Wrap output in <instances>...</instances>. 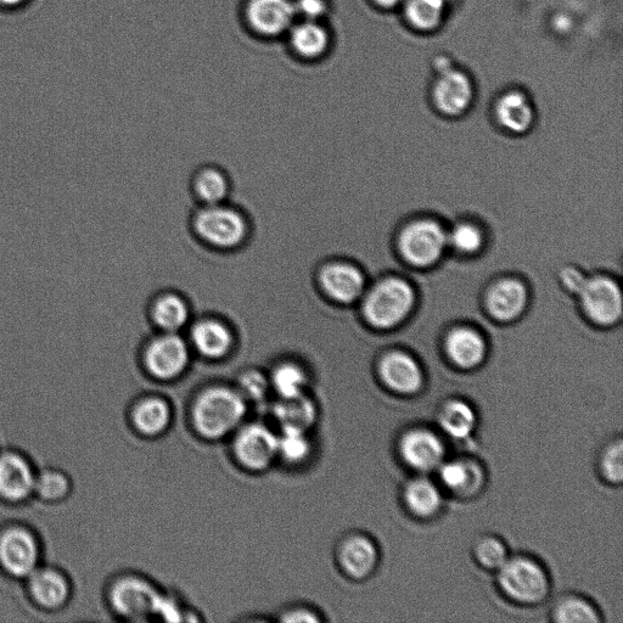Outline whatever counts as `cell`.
I'll list each match as a JSON object with an SVG mask.
<instances>
[{
    "mask_svg": "<svg viewBox=\"0 0 623 623\" xmlns=\"http://www.w3.org/2000/svg\"><path fill=\"white\" fill-rule=\"evenodd\" d=\"M193 234L200 243L221 252L237 251L248 243L251 226L248 216L228 201L200 205L193 213Z\"/></svg>",
    "mask_w": 623,
    "mask_h": 623,
    "instance_id": "1",
    "label": "cell"
},
{
    "mask_svg": "<svg viewBox=\"0 0 623 623\" xmlns=\"http://www.w3.org/2000/svg\"><path fill=\"white\" fill-rule=\"evenodd\" d=\"M245 414V398L229 386H212L200 392L192 409L194 428L207 440L222 439L237 431Z\"/></svg>",
    "mask_w": 623,
    "mask_h": 623,
    "instance_id": "2",
    "label": "cell"
},
{
    "mask_svg": "<svg viewBox=\"0 0 623 623\" xmlns=\"http://www.w3.org/2000/svg\"><path fill=\"white\" fill-rule=\"evenodd\" d=\"M415 299L413 286L407 280L389 277L367 288L359 302L364 321L370 327L390 330L406 321L413 311Z\"/></svg>",
    "mask_w": 623,
    "mask_h": 623,
    "instance_id": "3",
    "label": "cell"
},
{
    "mask_svg": "<svg viewBox=\"0 0 623 623\" xmlns=\"http://www.w3.org/2000/svg\"><path fill=\"white\" fill-rule=\"evenodd\" d=\"M319 293L336 306H351L361 301L368 288L366 274L356 263L344 258H331L316 272Z\"/></svg>",
    "mask_w": 623,
    "mask_h": 623,
    "instance_id": "4",
    "label": "cell"
},
{
    "mask_svg": "<svg viewBox=\"0 0 623 623\" xmlns=\"http://www.w3.org/2000/svg\"><path fill=\"white\" fill-rule=\"evenodd\" d=\"M447 248V230L434 220L409 223L398 238V250L403 260L418 268L434 266Z\"/></svg>",
    "mask_w": 623,
    "mask_h": 623,
    "instance_id": "5",
    "label": "cell"
},
{
    "mask_svg": "<svg viewBox=\"0 0 623 623\" xmlns=\"http://www.w3.org/2000/svg\"><path fill=\"white\" fill-rule=\"evenodd\" d=\"M161 593L153 583L138 576H122L110 583L108 603L123 619L145 621L155 616Z\"/></svg>",
    "mask_w": 623,
    "mask_h": 623,
    "instance_id": "6",
    "label": "cell"
},
{
    "mask_svg": "<svg viewBox=\"0 0 623 623\" xmlns=\"http://www.w3.org/2000/svg\"><path fill=\"white\" fill-rule=\"evenodd\" d=\"M189 342L181 333L156 334L151 338L143 351V362L147 372L161 381L179 378L189 367Z\"/></svg>",
    "mask_w": 623,
    "mask_h": 623,
    "instance_id": "7",
    "label": "cell"
},
{
    "mask_svg": "<svg viewBox=\"0 0 623 623\" xmlns=\"http://www.w3.org/2000/svg\"><path fill=\"white\" fill-rule=\"evenodd\" d=\"M499 570V586L514 602L536 604L546 598L549 581L540 564L529 558L508 559Z\"/></svg>",
    "mask_w": 623,
    "mask_h": 623,
    "instance_id": "8",
    "label": "cell"
},
{
    "mask_svg": "<svg viewBox=\"0 0 623 623\" xmlns=\"http://www.w3.org/2000/svg\"><path fill=\"white\" fill-rule=\"evenodd\" d=\"M577 297L586 316L600 327H611L620 321L623 313L621 286L608 275L588 277Z\"/></svg>",
    "mask_w": 623,
    "mask_h": 623,
    "instance_id": "9",
    "label": "cell"
},
{
    "mask_svg": "<svg viewBox=\"0 0 623 623\" xmlns=\"http://www.w3.org/2000/svg\"><path fill=\"white\" fill-rule=\"evenodd\" d=\"M41 564L39 544L32 532L11 526L0 533V568L11 577L27 580Z\"/></svg>",
    "mask_w": 623,
    "mask_h": 623,
    "instance_id": "10",
    "label": "cell"
},
{
    "mask_svg": "<svg viewBox=\"0 0 623 623\" xmlns=\"http://www.w3.org/2000/svg\"><path fill=\"white\" fill-rule=\"evenodd\" d=\"M243 18L255 36L274 39L286 36L297 15L294 0H245Z\"/></svg>",
    "mask_w": 623,
    "mask_h": 623,
    "instance_id": "11",
    "label": "cell"
},
{
    "mask_svg": "<svg viewBox=\"0 0 623 623\" xmlns=\"http://www.w3.org/2000/svg\"><path fill=\"white\" fill-rule=\"evenodd\" d=\"M233 451L241 467L266 470L278 457V435L265 424L245 425L235 434Z\"/></svg>",
    "mask_w": 623,
    "mask_h": 623,
    "instance_id": "12",
    "label": "cell"
},
{
    "mask_svg": "<svg viewBox=\"0 0 623 623\" xmlns=\"http://www.w3.org/2000/svg\"><path fill=\"white\" fill-rule=\"evenodd\" d=\"M190 349L209 361H222L233 352L235 334L223 318L206 316L193 319L188 327Z\"/></svg>",
    "mask_w": 623,
    "mask_h": 623,
    "instance_id": "13",
    "label": "cell"
},
{
    "mask_svg": "<svg viewBox=\"0 0 623 623\" xmlns=\"http://www.w3.org/2000/svg\"><path fill=\"white\" fill-rule=\"evenodd\" d=\"M400 454L409 468L431 471L440 467L445 460L446 447L440 436L429 429L409 430L400 441Z\"/></svg>",
    "mask_w": 623,
    "mask_h": 623,
    "instance_id": "14",
    "label": "cell"
},
{
    "mask_svg": "<svg viewBox=\"0 0 623 623\" xmlns=\"http://www.w3.org/2000/svg\"><path fill=\"white\" fill-rule=\"evenodd\" d=\"M432 97L441 114L451 117L463 115L473 103V82L464 72L453 66L448 67L439 72Z\"/></svg>",
    "mask_w": 623,
    "mask_h": 623,
    "instance_id": "15",
    "label": "cell"
},
{
    "mask_svg": "<svg viewBox=\"0 0 623 623\" xmlns=\"http://www.w3.org/2000/svg\"><path fill=\"white\" fill-rule=\"evenodd\" d=\"M378 372L387 389L402 395L415 394L424 383L422 367L417 359L404 351L387 352L380 359Z\"/></svg>",
    "mask_w": 623,
    "mask_h": 623,
    "instance_id": "16",
    "label": "cell"
},
{
    "mask_svg": "<svg viewBox=\"0 0 623 623\" xmlns=\"http://www.w3.org/2000/svg\"><path fill=\"white\" fill-rule=\"evenodd\" d=\"M36 473L28 460L15 452L0 453V498L25 501L35 491Z\"/></svg>",
    "mask_w": 623,
    "mask_h": 623,
    "instance_id": "17",
    "label": "cell"
},
{
    "mask_svg": "<svg viewBox=\"0 0 623 623\" xmlns=\"http://www.w3.org/2000/svg\"><path fill=\"white\" fill-rule=\"evenodd\" d=\"M289 47L297 58L318 61L327 56L331 48V33L323 21L297 19L288 33Z\"/></svg>",
    "mask_w": 623,
    "mask_h": 623,
    "instance_id": "18",
    "label": "cell"
},
{
    "mask_svg": "<svg viewBox=\"0 0 623 623\" xmlns=\"http://www.w3.org/2000/svg\"><path fill=\"white\" fill-rule=\"evenodd\" d=\"M529 301L526 286L515 278L498 280L487 291L486 307L488 313L498 322L508 323L524 313Z\"/></svg>",
    "mask_w": 623,
    "mask_h": 623,
    "instance_id": "19",
    "label": "cell"
},
{
    "mask_svg": "<svg viewBox=\"0 0 623 623\" xmlns=\"http://www.w3.org/2000/svg\"><path fill=\"white\" fill-rule=\"evenodd\" d=\"M149 319L157 331L181 333L192 323V308L177 291H161L149 303Z\"/></svg>",
    "mask_w": 623,
    "mask_h": 623,
    "instance_id": "20",
    "label": "cell"
},
{
    "mask_svg": "<svg viewBox=\"0 0 623 623\" xmlns=\"http://www.w3.org/2000/svg\"><path fill=\"white\" fill-rule=\"evenodd\" d=\"M446 355L460 369H474L485 361L487 345L484 336L470 327L454 328L446 336Z\"/></svg>",
    "mask_w": 623,
    "mask_h": 623,
    "instance_id": "21",
    "label": "cell"
},
{
    "mask_svg": "<svg viewBox=\"0 0 623 623\" xmlns=\"http://www.w3.org/2000/svg\"><path fill=\"white\" fill-rule=\"evenodd\" d=\"M26 586L31 598L43 609H60L70 597V585L65 575L48 566H41L27 577Z\"/></svg>",
    "mask_w": 623,
    "mask_h": 623,
    "instance_id": "22",
    "label": "cell"
},
{
    "mask_svg": "<svg viewBox=\"0 0 623 623\" xmlns=\"http://www.w3.org/2000/svg\"><path fill=\"white\" fill-rule=\"evenodd\" d=\"M339 561L347 575L364 578L372 574L378 563V549L366 536H351L341 544Z\"/></svg>",
    "mask_w": 623,
    "mask_h": 623,
    "instance_id": "23",
    "label": "cell"
},
{
    "mask_svg": "<svg viewBox=\"0 0 623 623\" xmlns=\"http://www.w3.org/2000/svg\"><path fill=\"white\" fill-rule=\"evenodd\" d=\"M496 117L499 125L509 133L524 134L535 122V110L523 92L510 91L498 99Z\"/></svg>",
    "mask_w": 623,
    "mask_h": 623,
    "instance_id": "24",
    "label": "cell"
},
{
    "mask_svg": "<svg viewBox=\"0 0 623 623\" xmlns=\"http://www.w3.org/2000/svg\"><path fill=\"white\" fill-rule=\"evenodd\" d=\"M192 192L200 205L221 204L228 201L232 184L221 167L204 165L193 175Z\"/></svg>",
    "mask_w": 623,
    "mask_h": 623,
    "instance_id": "25",
    "label": "cell"
},
{
    "mask_svg": "<svg viewBox=\"0 0 623 623\" xmlns=\"http://www.w3.org/2000/svg\"><path fill=\"white\" fill-rule=\"evenodd\" d=\"M272 413L280 429L308 431L317 419L316 404L306 394L279 398L274 404Z\"/></svg>",
    "mask_w": 623,
    "mask_h": 623,
    "instance_id": "26",
    "label": "cell"
},
{
    "mask_svg": "<svg viewBox=\"0 0 623 623\" xmlns=\"http://www.w3.org/2000/svg\"><path fill=\"white\" fill-rule=\"evenodd\" d=\"M131 417L139 434L157 436L170 426L172 412L164 398L147 397L134 406Z\"/></svg>",
    "mask_w": 623,
    "mask_h": 623,
    "instance_id": "27",
    "label": "cell"
},
{
    "mask_svg": "<svg viewBox=\"0 0 623 623\" xmlns=\"http://www.w3.org/2000/svg\"><path fill=\"white\" fill-rule=\"evenodd\" d=\"M437 423L451 439L465 440L475 430L476 413L468 402L449 400L442 404Z\"/></svg>",
    "mask_w": 623,
    "mask_h": 623,
    "instance_id": "28",
    "label": "cell"
},
{
    "mask_svg": "<svg viewBox=\"0 0 623 623\" xmlns=\"http://www.w3.org/2000/svg\"><path fill=\"white\" fill-rule=\"evenodd\" d=\"M403 499L409 512L419 518H430L439 512L442 505L440 488L424 477L409 482L404 488Z\"/></svg>",
    "mask_w": 623,
    "mask_h": 623,
    "instance_id": "29",
    "label": "cell"
},
{
    "mask_svg": "<svg viewBox=\"0 0 623 623\" xmlns=\"http://www.w3.org/2000/svg\"><path fill=\"white\" fill-rule=\"evenodd\" d=\"M271 389L277 392L279 398H291L306 394L308 373L301 363L296 361H282L275 366L268 376Z\"/></svg>",
    "mask_w": 623,
    "mask_h": 623,
    "instance_id": "30",
    "label": "cell"
},
{
    "mask_svg": "<svg viewBox=\"0 0 623 623\" xmlns=\"http://www.w3.org/2000/svg\"><path fill=\"white\" fill-rule=\"evenodd\" d=\"M449 0H407L406 18L419 31H431L441 25Z\"/></svg>",
    "mask_w": 623,
    "mask_h": 623,
    "instance_id": "31",
    "label": "cell"
},
{
    "mask_svg": "<svg viewBox=\"0 0 623 623\" xmlns=\"http://www.w3.org/2000/svg\"><path fill=\"white\" fill-rule=\"evenodd\" d=\"M312 443L308 431L282 429L278 435V457L289 464H301L310 458Z\"/></svg>",
    "mask_w": 623,
    "mask_h": 623,
    "instance_id": "32",
    "label": "cell"
},
{
    "mask_svg": "<svg viewBox=\"0 0 623 623\" xmlns=\"http://www.w3.org/2000/svg\"><path fill=\"white\" fill-rule=\"evenodd\" d=\"M448 246L462 255H474L485 245V234L471 222H459L447 232Z\"/></svg>",
    "mask_w": 623,
    "mask_h": 623,
    "instance_id": "33",
    "label": "cell"
},
{
    "mask_svg": "<svg viewBox=\"0 0 623 623\" xmlns=\"http://www.w3.org/2000/svg\"><path fill=\"white\" fill-rule=\"evenodd\" d=\"M70 492V480L61 471L47 469L36 473L33 495L42 501L58 502Z\"/></svg>",
    "mask_w": 623,
    "mask_h": 623,
    "instance_id": "34",
    "label": "cell"
},
{
    "mask_svg": "<svg viewBox=\"0 0 623 623\" xmlns=\"http://www.w3.org/2000/svg\"><path fill=\"white\" fill-rule=\"evenodd\" d=\"M439 476L441 484L454 493L464 492L475 481V469L462 460H451L440 465Z\"/></svg>",
    "mask_w": 623,
    "mask_h": 623,
    "instance_id": "35",
    "label": "cell"
},
{
    "mask_svg": "<svg viewBox=\"0 0 623 623\" xmlns=\"http://www.w3.org/2000/svg\"><path fill=\"white\" fill-rule=\"evenodd\" d=\"M554 620L560 623L599 622L597 610L587 600L569 597L561 600L554 610Z\"/></svg>",
    "mask_w": 623,
    "mask_h": 623,
    "instance_id": "36",
    "label": "cell"
},
{
    "mask_svg": "<svg viewBox=\"0 0 623 623\" xmlns=\"http://www.w3.org/2000/svg\"><path fill=\"white\" fill-rule=\"evenodd\" d=\"M235 389L246 401H262L271 390V383L268 376L260 370L249 369L239 375Z\"/></svg>",
    "mask_w": 623,
    "mask_h": 623,
    "instance_id": "37",
    "label": "cell"
},
{
    "mask_svg": "<svg viewBox=\"0 0 623 623\" xmlns=\"http://www.w3.org/2000/svg\"><path fill=\"white\" fill-rule=\"evenodd\" d=\"M477 561L487 569H499L508 560L507 549L495 537L481 538L475 546Z\"/></svg>",
    "mask_w": 623,
    "mask_h": 623,
    "instance_id": "38",
    "label": "cell"
},
{
    "mask_svg": "<svg viewBox=\"0 0 623 623\" xmlns=\"http://www.w3.org/2000/svg\"><path fill=\"white\" fill-rule=\"evenodd\" d=\"M622 442L616 441L605 448L600 457L599 467L606 480L613 484H620L623 476Z\"/></svg>",
    "mask_w": 623,
    "mask_h": 623,
    "instance_id": "39",
    "label": "cell"
},
{
    "mask_svg": "<svg viewBox=\"0 0 623 623\" xmlns=\"http://www.w3.org/2000/svg\"><path fill=\"white\" fill-rule=\"evenodd\" d=\"M297 19L323 21L330 11L329 0H294Z\"/></svg>",
    "mask_w": 623,
    "mask_h": 623,
    "instance_id": "40",
    "label": "cell"
},
{
    "mask_svg": "<svg viewBox=\"0 0 623 623\" xmlns=\"http://www.w3.org/2000/svg\"><path fill=\"white\" fill-rule=\"evenodd\" d=\"M587 275L581 271L580 268L574 266H568L561 269L560 282L563 284L566 291L577 296L580 294L583 285L587 280Z\"/></svg>",
    "mask_w": 623,
    "mask_h": 623,
    "instance_id": "41",
    "label": "cell"
},
{
    "mask_svg": "<svg viewBox=\"0 0 623 623\" xmlns=\"http://www.w3.org/2000/svg\"><path fill=\"white\" fill-rule=\"evenodd\" d=\"M280 620L284 622H318L321 621V617L310 609L295 608L285 611Z\"/></svg>",
    "mask_w": 623,
    "mask_h": 623,
    "instance_id": "42",
    "label": "cell"
},
{
    "mask_svg": "<svg viewBox=\"0 0 623 623\" xmlns=\"http://www.w3.org/2000/svg\"><path fill=\"white\" fill-rule=\"evenodd\" d=\"M31 0H0V10L13 11L25 8Z\"/></svg>",
    "mask_w": 623,
    "mask_h": 623,
    "instance_id": "43",
    "label": "cell"
},
{
    "mask_svg": "<svg viewBox=\"0 0 623 623\" xmlns=\"http://www.w3.org/2000/svg\"><path fill=\"white\" fill-rule=\"evenodd\" d=\"M373 2L381 8L390 9L397 7L403 0H373Z\"/></svg>",
    "mask_w": 623,
    "mask_h": 623,
    "instance_id": "44",
    "label": "cell"
}]
</instances>
